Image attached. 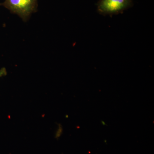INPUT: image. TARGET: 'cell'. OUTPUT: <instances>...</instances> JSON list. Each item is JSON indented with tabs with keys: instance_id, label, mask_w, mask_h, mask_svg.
I'll return each mask as SVG.
<instances>
[{
	"instance_id": "cell-1",
	"label": "cell",
	"mask_w": 154,
	"mask_h": 154,
	"mask_svg": "<svg viewBox=\"0 0 154 154\" xmlns=\"http://www.w3.org/2000/svg\"><path fill=\"white\" fill-rule=\"evenodd\" d=\"M38 0H5L2 5L12 14L27 22L32 14L36 12Z\"/></svg>"
},
{
	"instance_id": "cell-2",
	"label": "cell",
	"mask_w": 154,
	"mask_h": 154,
	"mask_svg": "<svg viewBox=\"0 0 154 154\" xmlns=\"http://www.w3.org/2000/svg\"><path fill=\"white\" fill-rule=\"evenodd\" d=\"M133 5L132 0H99L97 4L98 13L104 16L122 14Z\"/></svg>"
},
{
	"instance_id": "cell-3",
	"label": "cell",
	"mask_w": 154,
	"mask_h": 154,
	"mask_svg": "<svg viewBox=\"0 0 154 154\" xmlns=\"http://www.w3.org/2000/svg\"><path fill=\"white\" fill-rule=\"evenodd\" d=\"M7 75V71L5 68L4 67L0 69V78L5 76Z\"/></svg>"
},
{
	"instance_id": "cell-4",
	"label": "cell",
	"mask_w": 154,
	"mask_h": 154,
	"mask_svg": "<svg viewBox=\"0 0 154 154\" xmlns=\"http://www.w3.org/2000/svg\"><path fill=\"white\" fill-rule=\"evenodd\" d=\"M2 4H0V5H2Z\"/></svg>"
}]
</instances>
